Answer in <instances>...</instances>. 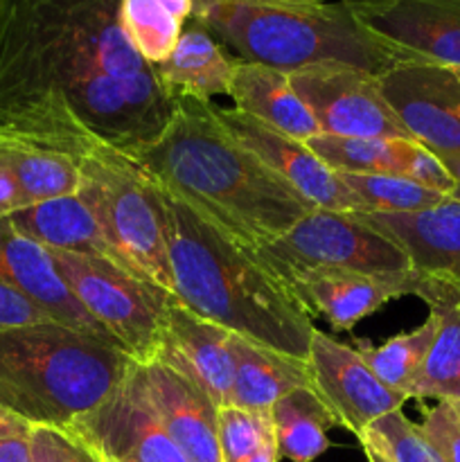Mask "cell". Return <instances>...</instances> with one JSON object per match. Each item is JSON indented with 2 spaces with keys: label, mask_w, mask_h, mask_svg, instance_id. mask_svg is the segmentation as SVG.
Here are the masks:
<instances>
[{
  "label": "cell",
  "mask_w": 460,
  "mask_h": 462,
  "mask_svg": "<svg viewBox=\"0 0 460 462\" xmlns=\"http://www.w3.org/2000/svg\"><path fill=\"white\" fill-rule=\"evenodd\" d=\"M320 134L343 138H409L379 90V75L343 63H320L289 72Z\"/></svg>",
  "instance_id": "9c48e42d"
},
{
  "label": "cell",
  "mask_w": 460,
  "mask_h": 462,
  "mask_svg": "<svg viewBox=\"0 0 460 462\" xmlns=\"http://www.w3.org/2000/svg\"><path fill=\"white\" fill-rule=\"evenodd\" d=\"M135 361L57 320L0 328V406L70 429L124 382Z\"/></svg>",
  "instance_id": "5b68a950"
},
{
  "label": "cell",
  "mask_w": 460,
  "mask_h": 462,
  "mask_svg": "<svg viewBox=\"0 0 460 462\" xmlns=\"http://www.w3.org/2000/svg\"><path fill=\"white\" fill-rule=\"evenodd\" d=\"M401 63L460 70V0H343Z\"/></svg>",
  "instance_id": "30bf717a"
},
{
  "label": "cell",
  "mask_w": 460,
  "mask_h": 462,
  "mask_svg": "<svg viewBox=\"0 0 460 462\" xmlns=\"http://www.w3.org/2000/svg\"><path fill=\"white\" fill-rule=\"evenodd\" d=\"M0 280L23 293L57 323L77 329L95 341L120 347L63 282L48 248L25 237L9 219H0Z\"/></svg>",
  "instance_id": "e0dca14e"
},
{
  "label": "cell",
  "mask_w": 460,
  "mask_h": 462,
  "mask_svg": "<svg viewBox=\"0 0 460 462\" xmlns=\"http://www.w3.org/2000/svg\"><path fill=\"white\" fill-rule=\"evenodd\" d=\"M428 314L437 329L418 377L409 388V400H460V289L428 280L422 291Z\"/></svg>",
  "instance_id": "cb8c5ba5"
},
{
  "label": "cell",
  "mask_w": 460,
  "mask_h": 462,
  "mask_svg": "<svg viewBox=\"0 0 460 462\" xmlns=\"http://www.w3.org/2000/svg\"><path fill=\"white\" fill-rule=\"evenodd\" d=\"M133 365L115 393L77 420L70 431L79 433L104 462H188L140 395Z\"/></svg>",
  "instance_id": "5bb4252c"
},
{
  "label": "cell",
  "mask_w": 460,
  "mask_h": 462,
  "mask_svg": "<svg viewBox=\"0 0 460 462\" xmlns=\"http://www.w3.org/2000/svg\"><path fill=\"white\" fill-rule=\"evenodd\" d=\"M379 90L415 143L437 156L460 153V77L437 63H395Z\"/></svg>",
  "instance_id": "8fae6325"
},
{
  "label": "cell",
  "mask_w": 460,
  "mask_h": 462,
  "mask_svg": "<svg viewBox=\"0 0 460 462\" xmlns=\"http://www.w3.org/2000/svg\"><path fill=\"white\" fill-rule=\"evenodd\" d=\"M440 161L445 162V167L449 170V174L454 176L455 180L454 199H460V153H455V156H440Z\"/></svg>",
  "instance_id": "f35d334b"
},
{
  "label": "cell",
  "mask_w": 460,
  "mask_h": 462,
  "mask_svg": "<svg viewBox=\"0 0 460 462\" xmlns=\"http://www.w3.org/2000/svg\"><path fill=\"white\" fill-rule=\"evenodd\" d=\"M307 364L314 391L325 402L336 424L354 433L356 440L365 429L383 415L401 411L409 397L388 388L373 373L359 350L314 329Z\"/></svg>",
  "instance_id": "4fadbf2b"
},
{
  "label": "cell",
  "mask_w": 460,
  "mask_h": 462,
  "mask_svg": "<svg viewBox=\"0 0 460 462\" xmlns=\"http://www.w3.org/2000/svg\"><path fill=\"white\" fill-rule=\"evenodd\" d=\"M436 319L428 314V319L419 328L397 334V337L388 338L383 346H363L359 352L365 364L388 388L409 397V388L422 368L424 356H427L433 337H436Z\"/></svg>",
  "instance_id": "f1b7e54d"
},
{
  "label": "cell",
  "mask_w": 460,
  "mask_h": 462,
  "mask_svg": "<svg viewBox=\"0 0 460 462\" xmlns=\"http://www.w3.org/2000/svg\"><path fill=\"white\" fill-rule=\"evenodd\" d=\"M34 424L0 406V462H30Z\"/></svg>",
  "instance_id": "e575fe53"
},
{
  "label": "cell",
  "mask_w": 460,
  "mask_h": 462,
  "mask_svg": "<svg viewBox=\"0 0 460 462\" xmlns=\"http://www.w3.org/2000/svg\"><path fill=\"white\" fill-rule=\"evenodd\" d=\"M280 460V451H278V442H275V433L255 451L253 456H248L244 462H278Z\"/></svg>",
  "instance_id": "74e56055"
},
{
  "label": "cell",
  "mask_w": 460,
  "mask_h": 462,
  "mask_svg": "<svg viewBox=\"0 0 460 462\" xmlns=\"http://www.w3.org/2000/svg\"><path fill=\"white\" fill-rule=\"evenodd\" d=\"M271 3H343V0H271Z\"/></svg>",
  "instance_id": "60d3db41"
},
{
  "label": "cell",
  "mask_w": 460,
  "mask_h": 462,
  "mask_svg": "<svg viewBox=\"0 0 460 462\" xmlns=\"http://www.w3.org/2000/svg\"><path fill=\"white\" fill-rule=\"evenodd\" d=\"M194 0H120V27L135 52L152 68L174 52Z\"/></svg>",
  "instance_id": "484cf974"
},
{
  "label": "cell",
  "mask_w": 460,
  "mask_h": 462,
  "mask_svg": "<svg viewBox=\"0 0 460 462\" xmlns=\"http://www.w3.org/2000/svg\"><path fill=\"white\" fill-rule=\"evenodd\" d=\"M361 447L374 449L391 462H445L427 440L419 424H413L401 411L383 415L370 424L359 438Z\"/></svg>",
  "instance_id": "4dcf8cb0"
},
{
  "label": "cell",
  "mask_w": 460,
  "mask_h": 462,
  "mask_svg": "<svg viewBox=\"0 0 460 462\" xmlns=\"http://www.w3.org/2000/svg\"><path fill=\"white\" fill-rule=\"evenodd\" d=\"M273 278L287 287L307 316H323L336 332L356 328L395 298H419L431 280L418 271L373 275L345 269H291Z\"/></svg>",
  "instance_id": "7c38bea8"
},
{
  "label": "cell",
  "mask_w": 460,
  "mask_h": 462,
  "mask_svg": "<svg viewBox=\"0 0 460 462\" xmlns=\"http://www.w3.org/2000/svg\"><path fill=\"white\" fill-rule=\"evenodd\" d=\"M419 429L445 462H460V400L437 402L424 413Z\"/></svg>",
  "instance_id": "836d02e7"
},
{
  "label": "cell",
  "mask_w": 460,
  "mask_h": 462,
  "mask_svg": "<svg viewBox=\"0 0 460 462\" xmlns=\"http://www.w3.org/2000/svg\"><path fill=\"white\" fill-rule=\"evenodd\" d=\"M174 106L122 32L120 0H0V138L133 156Z\"/></svg>",
  "instance_id": "6da1fadb"
},
{
  "label": "cell",
  "mask_w": 460,
  "mask_h": 462,
  "mask_svg": "<svg viewBox=\"0 0 460 462\" xmlns=\"http://www.w3.org/2000/svg\"><path fill=\"white\" fill-rule=\"evenodd\" d=\"M271 420L280 456L291 462H314L323 456L329 449L327 431L336 427V418L314 388H300L275 402Z\"/></svg>",
  "instance_id": "d4e9b609"
},
{
  "label": "cell",
  "mask_w": 460,
  "mask_h": 462,
  "mask_svg": "<svg viewBox=\"0 0 460 462\" xmlns=\"http://www.w3.org/2000/svg\"><path fill=\"white\" fill-rule=\"evenodd\" d=\"M271 275L291 269H345L392 275L413 271L404 248L356 212L314 208L269 246L251 253Z\"/></svg>",
  "instance_id": "ba28073f"
},
{
  "label": "cell",
  "mask_w": 460,
  "mask_h": 462,
  "mask_svg": "<svg viewBox=\"0 0 460 462\" xmlns=\"http://www.w3.org/2000/svg\"><path fill=\"white\" fill-rule=\"evenodd\" d=\"M192 18L237 59L282 72L343 63L382 75L401 59L345 3L194 0Z\"/></svg>",
  "instance_id": "277c9868"
},
{
  "label": "cell",
  "mask_w": 460,
  "mask_h": 462,
  "mask_svg": "<svg viewBox=\"0 0 460 462\" xmlns=\"http://www.w3.org/2000/svg\"><path fill=\"white\" fill-rule=\"evenodd\" d=\"M131 158L248 253L269 246L316 208L248 152L206 99L176 97L167 129Z\"/></svg>",
  "instance_id": "7a4b0ae2"
},
{
  "label": "cell",
  "mask_w": 460,
  "mask_h": 462,
  "mask_svg": "<svg viewBox=\"0 0 460 462\" xmlns=\"http://www.w3.org/2000/svg\"><path fill=\"white\" fill-rule=\"evenodd\" d=\"M237 57L225 54L224 45L194 18L183 27L174 52L156 66L158 81L171 97H197L212 102L216 95H228Z\"/></svg>",
  "instance_id": "7402d4cb"
},
{
  "label": "cell",
  "mask_w": 460,
  "mask_h": 462,
  "mask_svg": "<svg viewBox=\"0 0 460 462\" xmlns=\"http://www.w3.org/2000/svg\"><path fill=\"white\" fill-rule=\"evenodd\" d=\"M138 391L188 462H221L219 406L179 370L149 361L135 364Z\"/></svg>",
  "instance_id": "2e32d148"
},
{
  "label": "cell",
  "mask_w": 460,
  "mask_h": 462,
  "mask_svg": "<svg viewBox=\"0 0 460 462\" xmlns=\"http://www.w3.org/2000/svg\"><path fill=\"white\" fill-rule=\"evenodd\" d=\"M158 189L176 300L235 337L307 359L316 328L287 287L188 203Z\"/></svg>",
  "instance_id": "3957f363"
},
{
  "label": "cell",
  "mask_w": 460,
  "mask_h": 462,
  "mask_svg": "<svg viewBox=\"0 0 460 462\" xmlns=\"http://www.w3.org/2000/svg\"><path fill=\"white\" fill-rule=\"evenodd\" d=\"M370 226L395 239L413 271L460 289V199L406 215H361Z\"/></svg>",
  "instance_id": "d6986e66"
},
{
  "label": "cell",
  "mask_w": 460,
  "mask_h": 462,
  "mask_svg": "<svg viewBox=\"0 0 460 462\" xmlns=\"http://www.w3.org/2000/svg\"><path fill=\"white\" fill-rule=\"evenodd\" d=\"M271 411H244L237 406L219 409L221 462H244L273 436Z\"/></svg>",
  "instance_id": "1f68e13d"
},
{
  "label": "cell",
  "mask_w": 460,
  "mask_h": 462,
  "mask_svg": "<svg viewBox=\"0 0 460 462\" xmlns=\"http://www.w3.org/2000/svg\"><path fill=\"white\" fill-rule=\"evenodd\" d=\"M363 454H365V458H368V462H391V460L383 458L382 454H377L374 449H368V447H363Z\"/></svg>",
  "instance_id": "ab89813d"
},
{
  "label": "cell",
  "mask_w": 460,
  "mask_h": 462,
  "mask_svg": "<svg viewBox=\"0 0 460 462\" xmlns=\"http://www.w3.org/2000/svg\"><path fill=\"white\" fill-rule=\"evenodd\" d=\"M221 122L230 134L255 153L273 174L291 185L300 197L314 203L316 208L338 212H361L354 194L343 185L338 171L329 170L305 143L293 140L280 131L271 129L264 122L237 111V108H216Z\"/></svg>",
  "instance_id": "9a60e30c"
},
{
  "label": "cell",
  "mask_w": 460,
  "mask_h": 462,
  "mask_svg": "<svg viewBox=\"0 0 460 462\" xmlns=\"http://www.w3.org/2000/svg\"><path fill=\"white\" fill-rule=\"evenodd\" d=\"M235 382L230 406L244 411H271L278 400L300 388H314L307 359L235 337Z\"/></svg>",
  "instance_id": "603a6c76"
},
{
  "label": "cell",
  "mask_w": 460,
  "mask_h": 462,
  "mask_svg": "<svg viewBox=\"0 0 460 462\" xmlns=\"http://www.w3.org/2000/svg\"><path fill=\"white\" fill-rule=\"evenodd\" d=\"M0 156L12 167L25 206L79 192V161L68 153L0 138Z\"/></svg>",
  "instance_id": "4316f807"
},
{
  "label": "cell",
  "mask_w": 460,
  "mask_h": 462,
  "mask_svg": "<svg viewBox=\"0 0 460 462\" xmlns=\"http://www.w3.org/2000/svg\"><path fill=\"white\" fill-rule=\"evenodd\" d=\"M9 221L25 237L34 239L48 251L106 257V260L124 266L108 244L95 212L79 194L32 203V206L14 212Z\"/></svg>",
  "instance_id": "44dd1931"
},
{
  "label": "cell",
  "mask_w": 460,
  "mask_h": 462,
  "mask_svg": "<svg viewBox=\"0 0 460 462\" xmlns=\"http://www.w3.org/2000/svg\"><path fill=\"white\" fill-rule=\"evenodd\" d=\"M343 185L359 201L363 215H406L419 212L445 201V194L422 188L395 174H343Z\"/></svg>",
  "instance_id": "f546056e"
},
{
  "label": "cell",
  "mask_w": 460,
  "mask_h": 462,
  "mask_svg": "<svg viewBox=\"0 0 460 462\" xmlns=\"http://www.w3.org/2000/svg\"><path fill=\"white\" fill-rule=\"evenodd\" d=\"M30 462H104V458L70 429L34 424Z\"/></svg>",
  "instance_id": "d6a6232c"
},
{
  "label": "cell",
  "mask_w": 460,
  "mask_h": 462,
  "mask_svg": "<svg viewBox=\"0 0 460 462\" xmlns=\"http://www.w3.org/2000/svg\"><path fill=\"white\" fill-rule=\"evenodd\" d=\"M228 97L235 102L233 108L293 140L307 143L320 134L318 122L298 97L289 75L282 70L237 59Z\"/></svg>",
  "instance_id": "ffe728a7"
},
{
  "label": "cell",
  "mask_w": 460,
  "mask_h": 462,
  "mask_svg": "<svg viewBox=\"0 0 460 462\" xmlns=\"http://www.w3.org/2000/svg\"><path fill=\"white\" fill-rule=\"evenodd\" d=\"M455 72H458V77H460V70H455Z\"/></svg>",
  "instance_id": "b9f144b4"
},
{
  "label": "cell",
  "mask_w": 460,
  "mask_h": 462,
  "mask_svg": "<svg viewBox=\"0 0 460 462\" xmlns=\"http://www.w3.org/2000/svg\"><path fill=\"white\" fill-rule=\"evenodd\" d=\"M307 147L334 171L343 174H409L415 140L409 138H343L318 134Z\"/></svg>",
  "instance_id": "83f0119b"
},
{
  "label": "cell",
  "mask_w": 460,
  "mask_h": 462,
  "mask_svg": "<svg viewBox=\"0 0 460 462\" xmlns=\"http://www.w3.org/2000/svg\"><path fill=\"white\" fill-rule=\"evenodd\" d=\"M79 197L122 264L174 293L161 189L135 158L99 144L79 158Z\"/></svg>",
  "instance_id": "8992f818"
},
{
  "label": "cell",
  "mask_w": 460,
  "mask_h": 462,
  "mask_svg": "<svg viewBox=\"0 0 460 462\" xmlns=\"http://www.w3.org/2000/svg\"><path fill=\"white\" fill-rule=\"evenodd\" d=\"M156 361L192 379L219 409L230 406L235 382L233 332L189 311L176 296L165 310Z\"/></svg>",
  "instance_id": "ac0fdd59"
},
{
  "label": "cell",
  "mask_w": 460,
  "mask_h": 462,
  "mask_svg": "<svg viewBox=\"0 0 460 462\" xmlns=\"http://www.w3.org/2000/svg\"><path fill=\"white\" fill-rule=\"evenodd\" d=\"M84 310L135 361H156L165 310L174 293L106 257L50 251Z\"/></svg>",
  "instance_id": "52a82bcc"
},
{
  "label": "cell",
  "mask_w": 460,
  "mask_h": 462,
  "mask_svg": "<svg viewBox=\"0 0 460 462\" xmlns=\"http://www.w3.org/2000/svg\"><path fill=\"white\" fill-rule=\"evenodd\" d=\"M48 320L52 319L43 310L0 280V328H18V325L48 323Z\"/></svg>",
  "instance_id": "d590c367"
},
{
  "label": "cell",
  "mask_w": 460,
  "mask_h": 462,
  "mask_svg": "<svg viewBox=\"0 0 460 462\" xmlns=\"http://www.w3.org/2000/svg\"><path fill=\"white\" fill-rule=\"evenodd\" d=\"M23 208H25V199L18 188L16 176L0 156V219H9L14 212L23 210Z\"/></svg>",
  "instance_id": "8d00e7d4"
}]
</instances>
